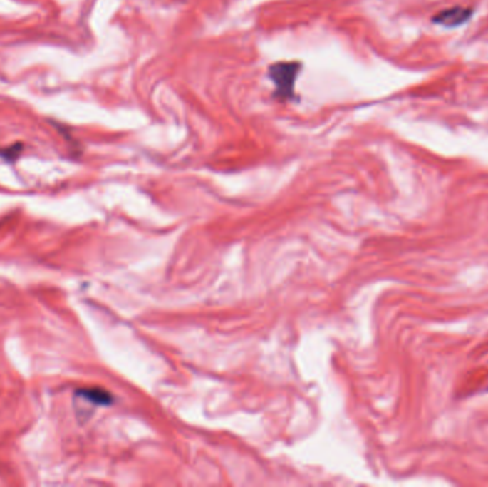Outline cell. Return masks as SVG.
<instances>
[{
  "label": "cell",
  "mask_w": 488,
  "mask_h": 487,
  "mask_svg": "<svg viewBox=\"0 0 488 487\" xmlns=\"http://www.w3.org/2000/svg\"><path fill=\"white\" fill-rule=\"evenodd\" d=\"M300 73L298 62H279L269 69V78L276 86V95L286 101L294 95V85Z\"/></svg>",
  "instance_id": "6da1fadb"
},
{
  "label": "cell",
  "mask_w": 488,
  "mask_h": 487,
  "mask_svg": "<svg viewBox=\"0 0 488 487\" xmlns=\"http://www.w3.org/2000/svg\"><path fill=\"white\" fill-rule=\"evenodd\" d=\"M472 16V9L469 8H462V6H454L445 11H441L440 14H437L432 18V22L435 25L448 28V29H454V28H460L464 24H467Z\"/></svg>",
  "instance_id": "7a4b0ae2"
},
{
  "label": "cell",
  "mask_w": 488,
  "mask_h": 487,
  "mask_svg": "<svg viewBox=\"0 0 488 487\" xmlns=\"http://www.w3.org/2000/svg\"><path fill=\"white\" fill-rule=\"evenodd\" d=\"M78 394L81 397H85L88 399L89 401H93V403H98V404H109L112 401L110 399V394L100 390V389H86V390H81L78 391Z\"/></svg>",
  "instance_id": "3957f363"
}]
</instances>
